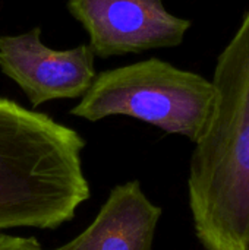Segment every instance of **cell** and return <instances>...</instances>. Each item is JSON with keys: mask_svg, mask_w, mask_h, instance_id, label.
<instances>
[{"mask_svg": "<svg viewBox=\"0 0 249 250\" xmlns=\"http://www.w3.org/2000/svg\"><path fill=\"white\" fill-rule=\"evenodd\" d=\"M211 82L214 110L189 163L194 230L204 250H249V9Z\"/></svg>", "mask_w": 249, "mask_h": 250, "instance_id": "6da1fadb", "label": "cell"}, {"mask_svg": "<svg viewBox=\"0 0 249 250\" xmlns=\"http://www.w3.org/2000/svg\"><path fill=\"white\" fill-rule=\"evenodd\" d=\"M84 148L75 129L0 97V231L73 220L91 195Z\"/></svg>", "mask_w": 249, "mask_h": 250, "instance_id": "7a4b0ae2", "label": "cell"}, {"mask_svg": "<svg viewBox=\"0 0 249 250\" xmlns=\"http://www.w3.org/2000/svg\"><path fill=\"white\" fill-rule=\"evenodd\" d=\"M214 97L211 81L154 57L97 73L70 114L88 122L128 116L195 144L210 123Z\"/></svg>", "mask_w": 249, "mask_h": 250, "instance_id": "3957f363", "label": "cell"}, {"mask_svg": "<svg viewBox=\"0 0 249 250\" xmlns=\"http://www.w3.org/2000/svg\"><path fill=\"white\" fill-rule=\"evenodd\" d=\"M68 9L100 59L178 47L192 25L172 15L163 0H68Z\"/></svg>", "mask_w": 249, "mask_h": 250, "instance_id": "277c9868", "label": "cell"}, {"mask_svg": "<svg viewBox=\"0 0 249 250\" xmlns=\"http://www.w3.org/2000/svg\"><path fill=\"white\" fill-rule=\"evenodd\" d=\"M95 56L88 44L53 50L41 29L0 37V70L26 95L32 107L63 98H81L95 79Z\"/></svg>", "mask_w": 249, "mask_h": 250, "instance_id": "5b68a950", "label": "cell"}, {"mask_svg": "<svg viewBox=\"0 0 249 250\" xmlns=\"http://www.w3.org/2000/svg\"><path fill=\"white\" fill-rule=\"evenodd\" d=\"M161 208L138 180L114 186L91 224L54 250H153Z\"/></svg>", "mask_w": 249, "mask_h": 250, "instance_id": "8992f818", "label": "cell"}, {"mask_svg": "<svg viewBox=\"0 0 249 250\" xmlns=\"http://www.w3.org/2000/svg\"><path fill=\"white\" fill-rule=\"evenodd\" d=\"M0 250H44L34 237L12 236L0 231Z\"/></svg>", "mask_w": 249, "mask_h": 250, "instance_id": "52a82bcc", "label": "cell"}]
</instances>
